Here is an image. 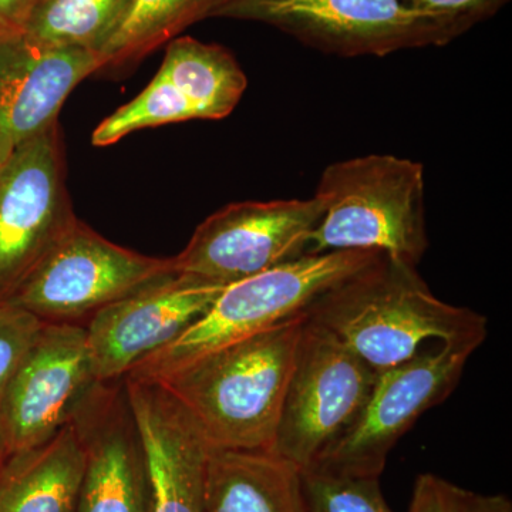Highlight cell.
Listing matches in <instances>:
<instances>
[{"instance_id":"18","label":"cell","mask_w":512,"mask_h":512,"mask_svg":"<svg viewBox=\"0 0 512 512\" xmlns=\"http://www.w3.org/2000/svg\"><path fill=\"white\" fill-rule=\"evenodd\" d=\"M158 74L168 80L194 107L198 120H221L238 106L247 76L224 46L190 36L167 43Z\"/></svg>"},{"instance_id":"14","label":"cell","mask_w":512,"mask_h":512,"mask_svg":"<svg viewBox=\"0 0 512 512\" xmlns=\"http://www.w3.org/2000/svg\"><path fill=\"white\" fill-rule=\"evenodd\" d=\"M103 69L99 53L42 45L23 30H0V163L57 123L67 97Z\"/></svg>"},{"instance_id":"27","label":"cell","mask_w":512,"mask_h":512,"mask_svg":"<svg viewBox=\"0 0 512 512\" xmlns=\"http://www.w3.org/2000/svg\"><path fill=\"white\" fill-rule=\"evenodd\" d=\"M464 512H512V503L504 494L484 495L467 491Z\"/></svg>"},{"instance_id":"1","label":"cell","mask_w":512,"mask_h":512,"mask_svg":"<svg viewBox=\"0 0 512 512\" xmlns=\"http://www.w3.org/2000/svg\"><path fill=\"white\" fill-rule=\"evenodd\" d=\"M305 315L377 373L419 355L429 339L487 338L483 315L440 301L416 266L386 255L320 295Z\"/></svg>"},{"instance_id":"10","label":"cell","mask_w":512,"mask_h":512,"mask_svg":"<svg viewBox=\"0 0 512 512\" xmlns=\"http://www.w3.org/2000/svg\"><path fill=\"white\" fill-rule=\"evenodd\" d=\"M76 220L57 121L0 163V301L12 298Z\"/></svg>"},{"instance_id":"5","label":"cell","mask_w":512,"mask_h":512,"mask_svg":"<svg viewBox=\"0 0 512 512\" xmlns=\"http://www.w3.org/2000/svg\"><path fill=\"white\" fill-rule=\"evenodd\" d=\"M377 375L306 318L271 453L308 470L355 423Z\"/></svg>"},{"instance_id":"6","label":"cell","mask_w":512,"mask_h":512,"mask_svg":"<svg viewBox=\"0 0 512 512\" xmlns=\"http://www.w3.org/2000/svg\"><path fill=\"white\" fill-rule=\"evenodd\" d=\"M170 275L171 258L120 247L77 218L9 301L45 323L83 325V319Z\"/></svg>"},{"instance_id":"28","label":"cell","mask_w":512,"mask_h":512,"mask_svg":"<svg viewBox=\"0 0 512 512\" xmlns=\"http://www.w3.org/2000/svg\"><path fill=\"white\" fill-rule=\"evenodd\" d=\"M9 458V447L8 440H6L5 430H3L2 424H0V473H2L3 467H5L6 461Z\"/></svg>"},{"instance_id":"23","label":"cell","mask_w":512,"mask_h":512,"mask_svg":"<svg viewBox=\"0 0 512 512\" xmlns=\"http://www.w3.org/2000/svg\"><path fill=\"white\" fill-rule=\"evenodd\" d=\"M45 322L10 301H0V399Z\"/></svg>"},{"instance_id":"24","label":"cell","mask_w":512,"mask_h":512,"mask_svg":"<svg viewBox=\"0 0 512 512\" xmlns=\"http://www.w3.org/2000/svg\"><path fill=\"white\" fill-rule=\"evenodd\" d=\"M409 8L433 20L451 40L494 16L510 0H403Z\"/></svg>"},{"instance_id":"12","label":"cell","mask_w":512,"mask_h":512,"mask_svg":"<svg viewBox=\"0 0 512 512\" xmlns=\"http://www.w3.org/2000/svg\"><path fill=\"white\" fill-rule=\"evenodd\" d=\"M222 289L170 275L94 313L86 332L97 382L124 379L200 318Z\"/></svg>"},{"instance_id":"25","label":"cell","mask_w":512,"mask_h":512,"mask_svg":"<svg viewBox=\"0 0 512 512\" xmlns=\"http://www.w3.org/2000/svg\"><path fill=\"white\" fill-rule=\"evenodd\" d=\"M467 490L434 476L421 474L414 484L409 512H464Z\"/></svg>"},{"instance_id":"3","label":"cell","mask_w":512,"mask_h":512,"mask_svg":"<svg viewBox=\"0 0 512 512\" xmlns=\"http://www.w3.org/2000/svg\"><path fill=\"white\" fill-rule=\"evenodd\" d=\"M424 168L416 161L370 154L329 165L316 194L326 208L305 255L375 251L410 266L429 248Z\"/></svg>"},{"instance_id":"16","label":"cell","mask_w":512,"mask_h":512,"mask_svg":"<svg viewBox=\"0 0 512 512\" xmlns=\"http://www.w3.org/2000/svg\"><path fill=\"white\" fill-rule=\"evenodd\" d=\"M204 512H306L302 471L271 451L211 448Z\"/></svg>"},{"instance_id":"7","label":"cell","mask_w":512,"mask_h":512,"mask_svg":"<svg viewBox=\"0 0 512 512\" xmlns=\"http://www.w3.org/2000/svg\"><path fill=\"white\" fill-rule=\"evenodd\" d=\"M484 340L441 343L377 375L355 423L312 467L352 477L382 476L390 451L431 407L453 393Z\"/></svg>"},{"instance_id":"19","label":"cell","mask_w":512,"mask_h":512,"mask_svg":"<svg viewBox=\"0 0 512 512\" xmlns=\"http://www.w3.org/2000/svg\"><path fill=\"white\" fill-rule=\"evenodd\" d=\"M229 0H131L126 16L101 50L104 69L140 62L200 20L215 18ZM103 69V70H104Z\"/></svg>"},{"instance_id":"11","label":"cell","mask_w":512,"mask_h":512,"mask_svg":"<svg viewBox=\"0 0 512 512\" xmlns=\"http://www.w3.org/2000/svg\"><path fill=\"white\" fill-rule=\"evenodd\" d=\"M96 383L86 326L45 323L0 399L9 456L55 437Z\"/></svg>"},{"instance_id":"8","label":"cell","mask_w":512,"mask_h":512,"mask_svg":"<svg viewBox=\"0 0 512 512\" xmlns=\"http://www.w3.org/2000/svg\"><path fill=\"white\" fill-rule=\"evenodd\" d=\"M215 18L264 23L340 57H384L453 42L403 0H229Z\"/></svg>"},{"instance_id":"20","label":"cell","mask_w":512,"mask_h":512,"mask_svg":"<svg viewBox=\"0 0 512 512\" xmlns=\"http://www.w3.org/2000/svg\"><path fill=\"white\" fill-rule=\"evenodd\" d=\"M130 3L131 0H39L22 30L42 45L100 55Z\"/></svg>"},{"instance_id":"26","label":"cell","mask_w":512,"mask_h":512,"mask_svg":"<svg viewBox=\"0 0 512 512\" xmlns=\"http://www.w3.org/2000/svg\"><path fill=\"white\" fill-rule=\"evenodd\" d=\"M39 0H0V30H22Z\"/></svg>"},{"instance_id":"17","label":"cell","mask_w":512,"mask_h":512,"mask_svg":"<svg viewBox=\"0 0 512 512\" xmlns=\"http://www.w3.org/2000/svg\"><path fill=\"white\" fill-rule=\"evenodd\" d=\"M84 448L70 421L42 446L10 454L0 473V512H76Z\"/></svg>"},{"instance_id":"21","label":"cell","mask_w":512,"mask_h":512,"mask_svg":"<svg viewBox=\"0 0 512 512\" xmlns=\"http://www.w3.org/2000/svg\"><path fill=\"white\" fill-rule=\"evenodd\" d=\"M188 120H198L194 107L157 73L143 92L101 121L93 131L92 143L96 147H109L138 130Z\"/></svg>"},{"instance_id":"22","label":"cell","mask_w":512,"mask_h":512,"mask_svg":"<svg viewBox=\"0 0 512 512\" xmlns=\"http://www.w3.org/2000/svg\"><path fill=\"white\" fill-rule=\"evenodd\" d=\"M302 487L306 512H393L376 477L308 468L302 471Z\"/></svg>"},{"instance_id":"13","label":"cell","mask_w":512,"mask_h":512,"mask_svg":"<svg viewBox=\"0 0 512 512\" xmlns=\"http://www.w3.org/2000/svg\"><path fill=\"white\" fill-rule=\"evenodd\" d=\"M72 423L84 448L76 512H150V481L124 380L94 384Z\"/></svg>"},{"instance_id":"4","label":"cell","mask_w":512,"mask_h":512,"mask_svg":"<svg viewBox=\"0 0 512 512\" xmlns=\"http://www.w3.org/2000/svg\"><path fill=\"white\" fill-rule=\"evenodd\" d=\"M380 252L302 255L225 286L200 318L138 362L127 379L158 382L194 360L301 315L323 293L375 262Z\"/></svg>"},{"instance_id":"9","label":"cell","mask_w":512,"mask_h":512,"mask_svg":"<svg viewBox=\"0 0 512 512\" xmlns=\"http://www.w3.org/2000/svg\"><path fill=\"white\" fill-rule=\"evenodd\" d=\"M325 208L319 194L229 204L198 225L183 252L171 258L174 275L225 288L299 258Z\"/></svg>"},{"instance_id":"2","label":"cell","mask_w":512,"mask_h":512,"mask_svg":"<svg viewBox=\"0 0 512 512\" xmlns=\"http://www.w3.org/2000/svg\"><path fill=\"white\" fill-rule=\"evenodd\" d=\"M305 312L165 376L163 384L217 450L272 451Z\"/></svg>"},{"instance_id":"15","label":"cell","mask_w":512,"mask_h":512,"mask_svg":"<svg viewBox=\"0 0 512 512\" xmlns=\"http://www.w3.org/2000/svg\"><path fill=\"white\" fill-rule=\"evenodd\" d=\"M146 457L150 512H204L211 446L163 384L124 377Z\"/></svg>"}]
</instances>
